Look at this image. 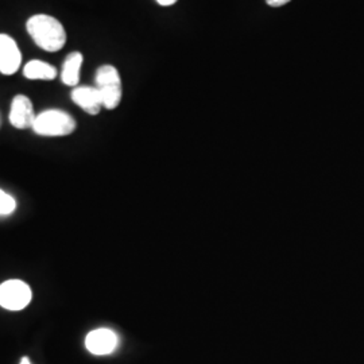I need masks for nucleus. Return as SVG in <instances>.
Masks as SVG:
<instances>
[{
  "mask_svg": "<svg viewBox=\"0 0 364 364\" xmlns=\"http://www.w3.org/2000/svg\"><path fill=\"white\" fill-rule=\"evenodd\" d=\"M27 33L41 49L58 52L66 43V31L58 19L50 15L39 14L27 21Z\"/></svg>",
  "mask_w": 364,
  "mask_h": 364,
  "instance_id": "obj_1",
  "label": "nucleus"
},
{
  "mask_svg": "<svg viewBox=\"0 0 364 364\" xmlns=\"http://www.w3.org/2000/svg\"><path fill=\"white\" fill-rule=\"evenodd\" d=\"M76 120L60 109H49L37 115L33 130L42 136H66L76 130Z\"/></svg>",
  "mask_w": 364,
  "mask_h": 364,
  "instance_id": "obj_2",
  "label": "nucleus"
},
{
  "mask_svg": "<svg viewBox=\"0 0 364 364\" xmlns=\"http://www.w3.org/2000/svg\"><path fill=\"white\" fill-rule=\"evenodd\" d=\"M96 88L103 99V107L115 109L122 102V80L117 68L112 65L100 66L96 72Z\"/></svg>",
  "mask_w": 364,
  "mask_h": 364,
  "instance_id": "obj_3",
  "label": "nucleus"
},
{
  "mask_svg": "<svg viewBox=\"0 0 364 364\" xmlns=\"http://www.w3.org/2000/svg\"><path fill=\"white\" fill-rule=\"evenodd\" d=\"M33 299L31 289L19 279H10L0 285V306L9 311L25 309Z\"/></svg>",
  "mask_w": 364,
  "mask_h": 364,
  "instance_id": "obj_4",
  "label": "nucleus"
},
{
  "mask_svg": "<svg viewBox=\"0 0 364 364\" xmlns=\"http://www.w3.org/2000/svg\"><path fill=\"white\" fill-rule=\"evenodd\" d=\"M37 115L31 100L25 95H16L14 97L10 112V122L15 129L26 130L33 129Z\"/></svg>",
  "mask_w": 364,
  "mask_h": 364,
  "instance_id": "obj_5",
  "label": "nucleus"
},
{
  "mask_svg": "<svg viewBox=\"0 0 364 364\" xmlns=\"http://www.w3.org/2000/svg\"><path fill=\"white\" fill-rule=\"evenodd\" d=\"M21 64L22 53L16 42L7 34H0V72L6 76H11Z\"/></svg>",
  "mask_w": 364,
  "mask_h": 364,
  "instance_id": "obj_6",
  "label": "nucleus"
},
{
  "mask_svg": "<svg viewBox=\"0 0 364 364\" xmlns=\"http://www.w3.org/2000/svg\"><path fill=\"white\" fill-rule=\"evenodd\" d=\"M117 346V336L109 329H96L88 333L85 338V347L93 355H108L115 351Z\"/></svg>",
  "mask_w": 364,
  "mask_h": 364,
  "instance_id": "obj_7",
  "label": "nucleus"
},
{
  "mask_svg": "<svg viewBox=\"0 0 364 364\" xmlns=\"http://www.w3.org/2000/svg\"><path fill=\"white\" fill-rule=\"evenodd\" d=\"M72 100L90 115H97L103 108V99L96 87H76Z\"/></svg>",
  "mask_w": 364,
  "mask_h": 364,
  "instance_id": "obj_8",
  "label": "nucleus"
},
{
  "mask_svg": "<svg viewBox=\"0 0 364 364\" xmlns=\"http://www.w3.org/2000/svg\"><path fill=\"white\" fill-rule=\"evenodd\" d=\"M84 57L80 52L70 53L64 61L61 80L68 87H76L80 82V70L82 65Z\"/></svg>",
  "mask_w": 364,
  "mask_h": 364,
  "instance_id": "obj_9",
  "label": "nucleus"
},
{
  "mask_svg": "<svg viewBox=\"0 0 364 364\" xmlns=\"http://www.w3.org/2000/svg\"><path fill=\"white\" fill-rule=\"evenodd\" d=\"M23 75L28 80H54L57 77V69L45 61L33 60L23 68Z\"/></svg>",
  "mask_w": 364,
  "mask_h": 364,
  "instance_id": "obj_10",
  "label": "nucleus"
},
{
  "mask_svg": "<svg viewBox=\"0 0 364 364\" xmlns=\"http://www.w3.org/2000/svg\"><path fill=\"white\" fill-rule=\"evenodd\" d=\"M15 200L11 196L3 191H0V215L6 216L10 215L15 210Z\"/></svg>",
  "mask_w": 364,
  "mask_h": 364,
  "instance_id": "obj_11",
  "label": "nucleus"
},
{
  "mask_svg": "<svg viewBox=\"0 0 364 364\" xmlns=\"http://www.w3.org/2000/svg\"><path fill=\"white\" fill-rule=\"evenodd\" d=\"M289 1H290V0H266V3H267L269 6H272V7H281V6L287 4Z\"/></svg>",
  "mask_w": 364,
  "mask_h": 364,
  "instance_id": "obj_12",
  "label": "nucleus"
},
{
  "mask_svg": "<svg viewBox=\"0 0 364 364\" xmlns=\"http://www.w3.org/2000/svg\"><path fill=\"white\" fill-rule=\"evenodd\" d=\"M156 3L159 6H164V7H168V6H173L174 3H177V0H156Z\"/></svg>",
  "mask_w": 364,
  "mask_h": 364,
  "instance_id": "obj_13",
  "label": "nucleus"
},
{
  "mask_svg": "<svg viewBox=\"0 0 364 364\" xmlns=\"http://www.w3.org/2000/svg\"><path fill=\"white\" fill-rule=\"evenodd\" d=\"M21 364H31V363H30V360H28V359H27V358H23V359H22V362H21Z\"/></svg>",
  "mask_w": 364,
  "mask_h": 364,
  "instance_id": "obj_14",
  "label": "nucleus"
}]
</instances>
